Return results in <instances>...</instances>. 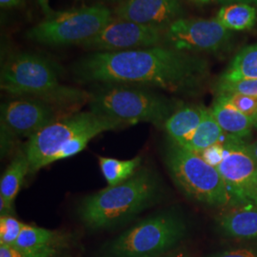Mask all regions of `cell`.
I'll return each mask as SVG.
<instances>
[{"label":"cell","mask_w":257,"mask_h":257,"mask_svg":"<svg viewBox=\"0 0 257 257\" xmlns=\"http://www.w3.org/2000/svg\"><path fill=\"white\" fill-rule=\"evenodd\" d=\"M80 82L153 87L179 94L202 89L210 67L198 55L167 46L121 52H94L73 65Z\"/></svg>","instance_id":"cell-1"},{"label":"cell","mask_w":257,"mask_h":257,"mask_svg":"<svg viewBox=\"0 0 257 257\" xmlns=\"http://www.w3.org/2000/svg\"><path fill=\"white\" fill-rule=\"evenodd\" d=\"M61 68L43 55L19 53L1 68L0 86L10 94L29 96L53 107L72 108L89 102L90 93L60 82Z\"/></svg>","instance_id":"cell-2"},{"label":"cell","mask_w":257,"mask_h":257,"mask_svg":"<svg viewBox=\"0 0 257 257\" xmlns=\"http://www.w3.org/2000/svg\"><path fill=\"white\" fill-rule=\"evenodd\" d=\"M160 183L150 169H139L128 180L88 196L79 208L83 222L93 230L117 226L156 202Z\"/></svg>","instance_id":"cell-3"},{"label":"cell","mask_w":257,"mask_h":257,"mask_svg":"<svg viewBox=\"0 0 257 257\" xmlns=\"http://www.w3.org/2000/svg\"><path fill=\"white\" fill-rule=\"evenodd\" d=\"M91 111L116 120L125 126L147 122L164 126L177 110V102L144 87L124 84H104L90 93Z\"/></svg>","instance_id":"cell-4"},{"label":"cell","mask_w":257,"mask_h":257,"mask_svg":"<svg viewBox=\"0 0 257 257\" xmlns=\"http://www.w3.org/2000/svg\"><path fill=\"white\" fill-rule=\"evenodd\" d=\"M165 163L171 177L182 193L196 202L209 206H236L216 168L198 154L171 143Z\"/></svg>","instance_id":"cell-5"},{"label":"cell","mask_w":257,"mask_h":257,"mask_svg":"<svg viewBox=\"0 0 257 257\" xmlns=\"http://www.w3.org/2000/svg\"><path fill=\"white\" fill-rule=\"evenodd\" d=\"M187 230L179 213L158 212L111 241L106 257H162L185 238Z\"/></svg>","instance_id":"cell-6"},{"label":"cell","mask_w":257,"mask_h":257,"mask_svg":"<svg viewBox=\"0 0 257 257\" xmlns=\"http://www.w3.org/2000/svg\"><path fill=\"white\" fill-rule=\"evenodd\" d=\"M125 125L116 120L98 115L92 111L75 112L42 128L28 140L25 155L30 164V172L38 170L55 162L57 153L71 139L85 133L113 131Z\"/></svg>","instance_id":"cell-7"},{"label":"cell","mask_w":257,"mask_h":257,"mask_svg":"<svg viewBox=\"0 0 257 257\" xmlns=\"http://www.w3.org/2000/svg\"><path fill=\"white\" fill-rule=\"evenodd\" d=\"M112 19L110 10L100 4L57 12L28 30L26 37L47 46L82 45Z\"/></svg>","instance_id":"cell-8"},{"label":"cell","mask_w":257,"mask_h":257,"mask_svg":"<svg viewBox=\"0 0 257 257\" xmlns=\"http://www.w3.org/2000/svg\"><path fill=\"white\" fill-rule=\"evenodd\" d=\"M55 121V107L36 98H21L1 106V153L5 155L13 141L30 139Z\"/></svg>","instance_id":"cell-9"},{"label":"cell","mask_w":257,"mask_h":257,"mask_svg":"<svg viewBox=\"0 0 257 257\" xmlns=\"http://www.w3.org/2000/svg\"><path fill=\"white\" fill-rule=\"evenodd\" d=\"M232 32L213 19L175 20L163 34L165 46L182 52H219L230 45Z\"/></svg>","instance_id":"cell-10"},{"label":"cell","mask_w":257,"mask_h":257,"mask_svg":"<svg viewBox=\"0 0 257 257\" xmlns=\"http://www.w3.org/2000/svg\"><path fill=\"white\" fill-rule=\"evenodd\" d=\"M162 41V30L116 18L81 46L95 52H121L160 46Z\"/></svg>","instance_id":"cell-11"},{"label":"cell","mask_w":257,"mask_h":257,"mask_svg":"<svg viewBox=\"0 0 257 257\" xmlns=\"http://www.w3.org/2000/svg\"><path fill=\"white\" fill-rule=\"evenodd\" d=\"M237 205L254 204L257 164L248 154L245 141L225 144L223 158L216 167Z\"/></svg>","instance_id":"cell-12"},{"label":"cell","mask_w":257,"mask_h":257,"mask_svg":"<svg viewBox=\"0 0 257 257\" xmlns=\"http://www.w3.org/2000/svg\"><path fill=\"white\" fill-rule=\"evenodd\" d=\"M183 14L180 0H124L114 10L117 19L166 30Z\"/></svg>","instance_id":"cell-13"},{"label":"cell","mask_w":257,"mask_h":257,"mask_svg":"<svg viewBox=\"0 0 257 257\" xmlns=\"http://www.w3.org/2000/svg\"><path fill=\"white\" fill-rule=\"evenodd\" d=\"M221 233L229 238L257 242V205L233 206L216 219Z\"/></svg>","instance_id":"cell-14"},{"label":"cell","mask_w":257,"mask_h":257,"mask_svg":"<svg viewBox=\"0 0 257 257\" xmlns=\"http://www.w3.org/2000/svg\"><path fill=\"white\" fill-rule=\"evenodd\" d=\"M207 108L202 106L179 107L167 119L164 128L173 143L186 148L200 125Z\"/></svg>","instance_id":"cell-15"},{"label":"cell","mask_w":257,"mask_h":257,"mask_svg":"<svg viewBox=\"0 0 257 257\" xmlns=\"http://www.w3.org/2000/svg\"><path fill=\"white\" fill-rule=\"evenodd\" d=\"M211 111L221 128L233 138L245 140L255 127V120L242 113L220 95L215 98Z\"/></svg>","instance_id":"cell-16"},{"label":"cell","mask_w":257,"mask_h":257,"mask_svg":"<svg viewBox=\"0 0 257 257\" xmlns=\"http://www.w3.org/2000/svg\"><path fill=\"white\" fill-rule=\"evenodd\" d=\"M30 172L27 156L19 154L8 166L0 181V212L1 216L10 215L17 195Z\"/></svg>","instance_id":"cell-17"},{"label":"cell","mask_w":257,"mask_h":257,"mask_svg":"<svg viewBox=\"0 0 257 257\" xmlns=\"http://www.w3.org/2000/svg\"><path fill=\"white\" fill-rule=\"evenodd\" d=\"M235 141L244 140L233 138L226 134L213 117L211 109H207L200 125L194 133L193 138L187 147L184 149L199 155L203 151L211 146L217 144H227Z\"/></svg>","instance_id":"cell-18"},{"label":"cell","mask_w":257,"mask_h":257,"mask_svg":"<svg viewBox=\"0 0 257 257\" xmlns=\"http://www.w3.org/2000/svg\"><path fill=\"white\" fill-rule=\"evenodd\" d=\"M64 245L65 237L59 232L25 224L13 247L20 250H41Z\"/></svg>","instance_id":"cell-19"},{"label":"cell","mask_w":257,"mask_h":257,"mask_svg":"<svg viewBox=\"0 0 257 257\" xmlns=\"http://www.w3.org/2000/svg\"><path fill=\"white\" fill-rule=\"evenodd\" d=\"M215 19L230 32L246 31L256 23L257 8L246 3L227 4L218 11Z\"/></svg>","instance_id":"cell-20"},{"label":"cell","mask_w":257,"mask_h":257,"mask_svg":"<svg viewBox=\"0 0 257 257\" xmlns=\"http://www.w3.org/2000/svg\"><path fill=\"white\" fill-rule=\"evenodd\" d=\"M257 78V43L240 50L218 81H237Z\"/></svg>","instance_id":"cell-21"},{"label":"cell","mask_w":257,"mask_h":257,"mask_svg":"<svg viewBox=\"0 0 257 257\" xmlns=\"http://www.w3.org/2000/svg\"><path fill=\"white\" fill-rule=\"evenodd\" d=\"M102 175L109 186H115L131 178L138 171L141 157L119 160L110 157H98Z\"/></svg>","instance_id":"cell-22"},{"label":"cell","mask_w":257,"mask_h":257,"mask_svg":"<svg viewBox=\"0 0 257 257\" xmlns=\"http://www.w3.org/2000/svg\"><path fill=\"white\" fill-rule=\"evenodd\" d=\"M215 92L219 93H240L257 98V78L237 81H216Z\"/></svg>","instance_id":"cell-23"},{"label":"cell","mask_w":257,"mask_h":257,"mask_svg":"<svg viewBox=\"0 0 257 257\" xmlns=\"http://www.w3.org/2000/svg\"><path fill=\"white\" fill-rule=\"evenodd\" d=\"M25 224L12 215H3L0 218V244L14 246Z\"/></svg>","instance_id":"cell-24"},{"label":"cell","mask_w":257,"mask_h":257,"mask_svg":"<svg viewBox=\"0 0 257 257\" xmlns=\"http://www.w3.org/2000/svg\"><path fill=\"white\" fill-rule=\"evenodd\" d=\"M225 100L248 117L257 120V98L240 93H219Z\"/></svg>","instance_id":"cell-25"},{"label":"cell","mask_w":257,"mask_h":257,"mask_svg":"<svg viewBox=\"0 0 257 257\" xmlns=\"http://www.w3.org/2000/svg\"><path fill=\"white\" fill-rule=\"evenodd\" d=\"M98 135H100V134H98L96 132H89V133H85V134H82L78 137H75L73 139H71L57 153V155L55 157V162L79 154L85 148L87 147L88 143L92 140V138L97 137Z\"/></svg>","instance_id":"cell-26"},{"label":"cell","mask_w":257,"mask_h":257,"mask_svg":"<svg viewBox=\"0 0 257 257\" xmlns=\"http://www.w3.org/2000/svg\"><path fill=\"white\" fill-rule=\"evenodd\" d=\"M57 248L41 250H20L15 247L0 244V257H55L58 254Z\"/></svg>","instance_id":"cell-27"},{"label":"cell","mask_w":257,"mask_h":257,"mask_svg":"<svg viewBox=\"0 0 257 257\" xmlns=\"http://www.w3.org/2000/svg\"><path fill=\"white\" fill-rule=\"evenodd\" d=\"M225 150V144H217L206 149L199 156L210 165L216 168L220 163Z\"/></svg>","instance_id":"cell-28"},{"label":"cell","mask_w":257,"mask_h":257,"mask_svg":"<svg viewBox=\"0 0 257 257\" xmlns=\"http://www.w3.org/2000/svg\"><path fill=\"white\" fill-rule=\"evenodd\" d=\"M209 257H257V248L238 247L217 251Z\"/></svg>","instance_id":"cell-29"},{"label":"cell","mask_w":257,"mask_h":257,"mask_svg":"<svg viewBox=\"0 0 257 257\" xmlns=\"http://www.w3.org/2000/svg\"><path fill=\"white\" fill-rule=\"evenodd\" d=\"M23 0H0V6L2 8H14L20 6Z\"/></svg>","instance_id":"cell-30"},{"label":"cell","mask_w":257,"mask_h":257,"mask_svg":"<svg viewBox=\"0 0 257 257\" xmlns=\"http://www.w3.org/2000/svg\"><path fill=\"white\" fill-rule=\"evenodd\" d=\"M221 4L227 5V4H231V3H246L249 5H257V0H217Z\"/></svg>","instance_id":"cell-31"},{"label":"cell","mask_w":257,"mask_h":257,"mask_svg":"<svg viewBox=\"0 0 257 257\" xmlns=\"http://www.w3.org/2000/svg\"><path fill=\"white\" fill-rule=\"evenodd\" d=\"M247 150H248V154L251 156L257 164V140L252 143H249V144L247 143Z\"/></svg>","instance_id":"cell-32"},{"label":"cell","mask_w":257,"mask_h":257,"mask_svg":"<svg viewBox=\"0 0 257 257\" xmlns=\"http://www.w3.org/2000/svg\"><path fill=\"white\" fill-rule=\"evenodd\" d=\"M38 3L40 4L41 8L43 10V12L45 13L46 16H50L51 14H53L54 12L51 10L50 6H49V0H37Z\"/></svg>","instance_id":"cell-33"},{"label":"cell","mask_w":257,"mask_h":257,"mask_svg":"<svg viewBox=\"0 0 257 257\" xmlns=\"http://www.w3.org/2000/svg\"><path fill=\"white\" fill-rule=\"evenodd\" d=\"M253 190H254V205H257V172L254 177V186H253Z\"/></svg>","instance_id":"cell-34"},{"label":"cell","mask_w":257,"mask_h":257,"mask_svg":"<svg viewBox=\"0 0 257 257\" xmlns=\"http://www.w3.org/2000/svg\"><path fill=\"white\" fill-rule=\"evenodd\" d=\"M164 257H189L187 254L185 253H181V252H175V253H171V254H168Z\"/></svg>","instance_id":"cell-35"},{"label":"cell","mask_w":257,"mask_h":257,"mask_svg":"<svg viewBox=\"0 0 257 257\" xmlns=\"http://www.w3.org/2000/svg\"><path fill=\"white\" fill-rule=\"evenodd\" d=\"M190 1H192L193 3H195V4L202 5V4H207V3L211 2V0H190Z\"/></svg>","instance_id":"cell-36"},{"label":"cell","mask_w":257,"mask_h":257,"mask_svg":"<svg viewBox=\"0 0 257 257\" xmlns=\"http://www.w3.org/2000/svg\"><path fill=\"white\" fill-rule=\"evenodd\" d=\"M255 127L257 128V120H256V123H255Z\"/></svg>","instance_id":"cell-37"}]
</instances>
